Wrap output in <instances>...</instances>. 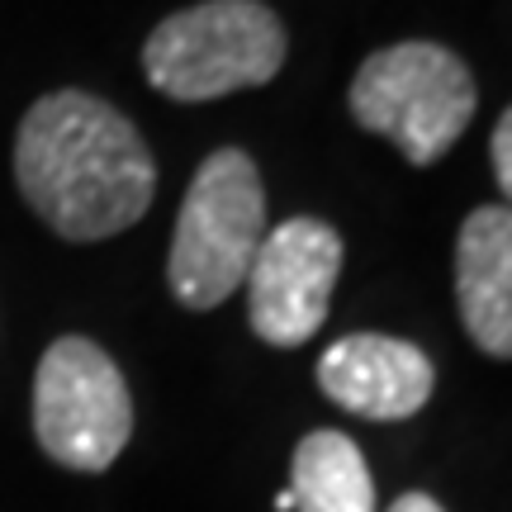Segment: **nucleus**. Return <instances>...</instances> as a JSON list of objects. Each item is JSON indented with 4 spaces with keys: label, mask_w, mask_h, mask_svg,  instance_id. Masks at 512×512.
<instances>
[{
    "label": "nucleus",
    "mask_w": 512,
    "mask_h": 512,
    "mask_svg": "<svg viewBox=\"0 0 512 512\" xmlns=\"http://www.w3.org/2000/svg\"><path fill=\"white\" fill-rule=\"evenodd\" d=\"M318 389L366 422H403L427 408L437 389V366L418 342L347 332L318 356Z\"/></svg>",
    "instance_id": "7"
},
{
    "label": "nucleus",
    "mask_w": 512,
    "mask_h": 512,
    "mask_svg": "<svg viewBox=\"0 0 512 512\" xmlns=\"http://www.w3.org/2000/svg\"><path fill=\"white\" fill-rule=\"evenodd\" d=\"M489 162H494V176H498V190L512 209V105L498 114L494 124V138H489Z\"/></svg>",
    "instance_id": "10"
},
{
    "label": "nucleus",
    "mask_w": 512,
    "mask_h": 512,
    "mask_svg": "<svg viewBox=\"0 0 512 512\" xmlns=\"http://www.w3.org/2000/svg\"><path fill=\"white\" fill-rule=\"evenodd\" d=\"M15 181L67 242H105L152 209L157 162L128 114L91 91L34 100L15 133Z\"/></svg>",
    "instance_id": "1"
},
{
    "label": "nucleus",
    "mask_w": 512,
    "mask_h": 512,
    "mask_svg": "<svg viewBox=\"0 0 512 512\" xmlns=\"http://www.w3.org/2000/svg\"><path fill=\"white\" fill-rule=\"evenodd\" d=\"M460 323L484 356L512 361V209L479 204L456 238Z\"/></svg>",
    "instance_id": "8"
},
{
    "label": "nucleus",
    "mask_w": 512,
    "mask_h": 512,
    "mask_svg": "<svg viewBox=\"0 0 512 512\" xmlns=\"http://www.w3.org/2000/svg\"><path fill=\"white\" fill-rule=\"evenodd\" d=\"M285 53V24L266 0H200L147 34L143 72L166 100L204 105L275 81Z\"/></svg>",
    "instance_id": "2"
},
{
    "label": "nucleus",
    "mask_w": 512,
    "mask_h": 512,
    "mask_svg": "<svg viewBox=\"0 0 512 512\" xmlns=\"http://www.w3.org/2000/svg\"><path fill=\"white\" fill-rule=\"evenodd\" d=\"M347 105L356 124L389 138L413 166H432L470 128L479 86L460 53L408 38L370 53L356 67Z\"/></svg>",
    "instance_id": "4"
},
{
    "label": "nucleus",
    "mask_w": 512,
    "mask_h": 512,
    "mask_svg": "<svg viewBox=\"0 0 512 512\" xmlns=\"http://www.w3.org/2000/svg\"><path fill=\"white\" fill-rule=\"evenodd\" d=\"M34 437L62 470L105 475L133 437L124 370L91 337H57L34 375Z\"/></svg>",
    "instance_id": "5"
},
{
    "label": "nucleus",
    "mask_w": 512,
    "mask_h": 512,
    "mask_svg": "<svg viewBox=\"0 0 512 512\" xmlns=\"http://www.w3.org/2000/svg\"><path fill=\"white\" fill-rule=\"evenodd\" d=\"M342 256V233L323 219L299 214L266 228L247 271V323L266 347L294 351L323 332Z\"/></svg>",
    "instance_id": "6"
},
{
    "label": "nucleus",
    "mask_w": 512,
    "mask_h": 512,
    "mask_svg": "<svg viewBox=\"0 0 512 512\" xmlns=\"http://www.w3.org/2000/svg\"><path fill=\"white\" fill-rule=\"evenodd\" d=\"M266 228V185L256 162L242 147L209 152L185 190L166 256V285L176 304L209 313L238 294Z\"/></svg>",
    "instance_id": "3"
},
{
    "label": "nucleus",
    "mask_w": 512,
    "mask_h": 512,
    "mask_svg": "<svg viewBox=\"0 0 512 512\" xmlns=\"http://www.w3.org/2000/svg\"><path fill=\"white\" fill-rule=\"evenodd\" d=\"M290 498L294 512H375V479L361 446L337 427L309 432L294 446Z\"/></svg>",
    "instance_id": "9"
},
{
    "label": "nucleus",
    "mask_w": 512,
    "mask_h": 512,
    "mask_svg": "<svg viewBox=\"0 0 512 512\" xmlns=\"http://www.w3.org/2000/svg\"><path fill=\"white\" fill-rule=\"evenodd\" d=\"M389 512H446L432 494H422V489H413V494H399L394 503H389Z\"/></svg>",
    "instance_id": "11"
},
{
    "label": "nucleus",
    "mask_w": 512,
    "mask_h": 512,
    "mask_svg": "<svg viewBox=\"0 0 512 512\" xmlns=\"http://www.w3.org/2000/svg\"><path fill=\"white\" fill-rule=\"evenodd\" d=\"M275 512H294V498L290 494H275Z\"/></svg>",
    "instance_id": "12"
}]
</instances>
